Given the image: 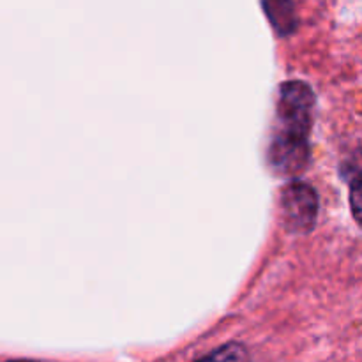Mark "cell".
Wrapping results in <instances>:
<instances>
[{
  "label": "cell",
  "instance_id": "cell-3",
  "mask_svg": "<svg viewBox=\"0 0 362 362\" xmlns=\"http://www.w3.org/2000/svg\"><path fill=\"white\" fill-rule=\"evenodd\" d=\"M264 9L276 30L281 35L296 30V13L292 0H264Z\"/></svg>",
  "mask_w": 362,
  "mask_h": 362
},
{
  "label": "cell",
  "instance_id": "cell-1",
  "mask_svg": "<svg viewBox=\"0 0 362 362\" xmlns=\"http://www.w3.org/2000/svg\"><path fill=\"white\" fill-rule=\"evenodd\" d=\"M278 126L269 148L271 166L283 177L299 175L310 161L315 94L304 81H286L276 106Z\"/></svg>",
  "mask_w": 362,
  "mask_h": 362
},
{
  "label": "cell",
  "instance_id": "cell-4",
  "mask_svg": "<svg viewBox=\"0 0 362 362\" xmlns=\"http://www.w3.org/2000/svg\"><path fill=\"white\" fill-rule=\"evenodd\" d=\"M197 362H251V359L246 346L240 343H228Z\"/></svg>",
  "mask_w": 362,
  "mask_h": 362
},
{
  "label": "cell",
  "instance_id": "cell-5",
  "mask_svg": "<svg viewBox=\"0 0 362 362\" xmlns=\"http://www.w3.org/2000/svg\"><path fill=\"white\" fill-rule=\"evenodd\" d=\"M9 362H35V361H9Z\"/></svg>",
  "mask_w": 362,
  "mask_h": 362
},
{
  "label": "cell",
  "instance_id": "cell-2",
  "mask_svg": "<svg viewBox=\"0 0 362 362\" xmlns=\"http://www.w3.org/2000/svg\"><path fill=\"white\" fill-rule=\"evenodd\" d=\"M281 211L285 225L292 232H310L318 216L317 193L304 182H290L281 193Z\"/></svg>",
  "mask_w": 362,
  "mask_h": 362
}]
</instances>
